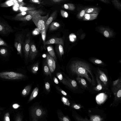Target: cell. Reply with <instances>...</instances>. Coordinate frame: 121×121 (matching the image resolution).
<instances>
[{
  "label": "cell",
  "mask_w": 121,
  "mask_h": 121,
  "mask_svg": "<svg viewBox=\"0 0 121 121\" xmlns=\"http://www.w3.org/2000/svg\"><path fill=\"white\" fill-rule=\"evenodd\" d=\"M23 74L13 72L5 71L0 72V78L8 80H19L25 77Z\"/></svg>",
  "instance_id": "277c9868"
},
{
  "label": "cell",
  "mask_w": 121,
  "mask_h": 121,
  "mask_svg": "<svg viewBox=\"0 0 121 121\" xmlns=\"http://www.w3.org/2000/svg\"><path fill=\"white\" fill-rule=\"evenodd\" d=\"M75 118L77 121H90L86 118H83L77 116Z\"/></svg>",
  "instance_id": "74e56055"
},
{
  "label": "cell",
  "mask_w": 121,
  "mask_h": 121,
  "mask_svg": "<svg viewBox=\"0 0 121 121\" xmlns=\"http://www.w3.org/2000/svg\"><path fill=\"white\" fill-rule=\"evenodd\" d=\"M30 37L29 36L26 39L23 45V49L26 59H27L29 56L30 48Z\"/></svg>",
  "instance_id": "ba28073f"
},
{
  "label": "cell",
  "mask_w": 121,
  "mask_h": 121,
  "mask_svg": "<svg viewBox=\"0 0 121 121\" xmlns=\"http://www.w3.org/2000/svg\"><path fill=\"white\" fill-rule=\"evenodd\" d=\"M45 87L46 89L49 92L50 91V85L48 82H47L45 83Z\"/></svg>",
  "instance_id": "f35d334b"
},
{
  "label": "cell",
  "mask_w": 121,
  "mask_h": 121,
  "mask_svg": "<svg viewBox=\"0 0 121 121\" xmlns=\"http://www.w3.org/2000/svg\"><path fill=\"white\" fill-rule=\"evenodd\" d=\"M63 0H52V1L55 3H59Z\"/></svg>",
  "instance_id": "f5cc1de1"
},
{
  "label": "cell",
  "mask_w": 121,
  "mask_h": 121,
  "mask_svg": "<svg viewBox=\"0 0 121 121\" xmlns=\"http://www.w3.org/2000/svg\"><path fill=\"white\" fill-rule=\"evenodd\" d=\"M61 16L67 18L68 16V14L67 12L63 10H60Z\"/></svg>",
  "instance_id": "836d02e7"
},
{
  "label": "cell",
  "mask_w": 121,
  "mask_h": 121,
  "mask_svg": "<svg viewBox=\"0 0 121 121\" xmlns=\"http://www.w3.org/2000/svg\"><path fill=\"white\" fill-rule=\"evenodd\" d=\"M32 18V16L28 14L24 17L14 18V19L17 21H30Z\"/></svg>",
  "instance_id": "7402d4cb"
},
{
  "label": "cell",
  "mask_w": 121,
  "mask_h": 121,
  "mask_svg": "<svg viewBox=\"0 0 121 121\" xmlns=\"http://www.w3.org/2000/svg\"><path fill=\"white\" fill-rule=\"evenodd\" d=\"M43 70L45 74L47 75H49L51 77V72L47 63L45 64L44 65Z\"/></svg>",
  "instance_id": "83f0119b"
},
{
  "label": "cell",
  "mask_w": 121,
  "mask_h": 121,
  "mask_svg": "<svg viewBox=\"0 0 121 121\" xmlns=\"http://www.w3.org/2000/svg\"><path fill=\"white\" fill-rule=\"evenodd\" d=\"M28 15L26 12H22L17 14L14 18L24 17V16Z\"/></svg>",
  "instance_id": "4dcf8cb0"
},
{
  "label": "cell",
  "mask_w": 121,
  "mask_h": 121,
  "mask_svg": "<svg viewBox=\"0 0 121 121\" xmlns=\"http://www.w3.org/2000/svg\"><path fill=\"white\" fill-rule=\"evenodd\" d=\"M95 71L94 73L98 76L105 89H108L110 84L109 78L107 74L102 69L97 67L94 68Z\"/></svg>",
  "instance_id": "3957f363"
},
{
  "label": "cell",
  "mask_w": 121,
  "mask_h": 121,
  "mask_svg": "<svg viewBox=\"0 0 121 121\" xmlns=\"http://www.w3.org/2000/svg\"><path fill=\"white\" fill-rule=\"evenodd\" d=\"M47 49L49 54L53 58L55 61H56L57 59L53 47L51 45H49L47 47Z\"/></svg>",
  "instance_id": "ac0fdd59"
},
{
  "label": "cell",
  "mask_w": 121,
  "mask_h": 121,
  "mask_svg": "<svg viewBox=\"0 0 121 121\" xmlns=\"http://www.w3.org/2000/svg\"><path fill=\"white\" fill-rule=\"evenodd\" d=\"M15 121H22L21 116L19 115L17 116L16 117Z\"/></svg>",
  "instance_id": "ee69618b"
},
{
  "label": "cell",
  "mask_w": 121,
  "mask_h": 121,
  "mask_svg": "<svg viewBox=\"0 0 121 121\" xmlns=\"http://www.w3.org/2000/svg\"><path fill=\"white\" fill-rule=\"evenodd\" d=\"M2 110V109L0 108V110Z\"/></svg>",
  "instance_id": "11a10c76"
},
{
  "label": "cell",
  "mask_w": 121,
  "mask_h": 121,
  "mask_svg": "<svg viewBox=\"0 0 121 121\" xmlns=\"http://www.w3.org/2000/svg\"><path fill=\"white\" fill-rule=\"evenodd\" d=\"M20 105L17 104H15L12 105L14 109H17L20 107Z\"/></svg>",
  "instance_id": "f6af8a7d"
},
{
  "label": "cell",
  "mask_w": 121,
  "mask_h": 121,
  "mask_svg": "<svg viewBox=\"0 0 121 121\" xmlns=\"http://www.w3.org/2000/svg\"><path fill=\"white\" fill-rule=\"evenodd\" d=\"M73 107L76 109H79L81 108V106L79 104H75L73 105Z\"/></svg>",
  "instance_id": "7bdbcfd3"
},
{
  "label": "cell",
  "mask_w": 121,
  "mask_h": 121,
  "mask_svg": "<svg viewBox=\"0 0 121 121\" xmlns=\"http://www.w3.org/2000/svg\"><path fill=\"white\" fill-rule=\"evenodd\" d=\"M56 50L59 58H62L64 54V51L62 46L60 44H56Z\"/></svg>",
  "instance_id": "e0dca14e"
},
{
  "label": "cell",
  "mask_w": 121,
  "mask_h": 121,
  "mask_svg": "<svg viewBox=\"0 0 121 121\" xmlns=\"http://www.w3.org/2000/svg\"><path fill=\"white\" fill-rule=\"evenodd\" d=\"M39 68V63H36L32 66L31 69V72L34 74L36 73L38 70Z\"/></svg>",
  "instance_id": "f1b7e54d"
},
{
  "label": "cell",
  "mask_w": 121,
  "mask_h": 121,
  "mask_svg": "<svg viewBox=\"0 0 121 121\" xmlns=\"http://www.w3.org/2000/svg\"><path fill=\"white\" fill-rule=\"evenodd\" d=\"M104 35L105 37H108L109 36V33L108 31L105 30L104 32Z\"/></svg>",
  "instance_id": "bcb514c9"
},
{
  "label": "cell",
  "mask_w": 121,
  "mask_h": 121,
  "mask_svg": "<svg viewBox=\"0 0 121 121\" xmlns=\"http://www.w3.org/2000/svg\"><path fill=\"white\" fill-rule=\"evenodd\" d=\"M35 8L33 7H21L19 8L20 11L22 12H26L30 10H35Z\"/></svg>",
  "instance_id": "4316f807"
},
{
  "label": "cell",
  "mask_w": 121,
  "mask_h": 121,
  "mask_svg": "<svg viewBox=\"0 0 121 121\" xmlns=\"http://www.w3.org/2000/svg\"><path fill=\"white\" fill-rule=\"evenodd\" d=\"M59 91H60L61 93L63 95L65 96L67 95V93L64 91L62 90V89H60Z\"/></svg>",
  "instance_id": "c3c4849f"
},
{
  "label": "cell",
  "mask_w": 121,
  "mask_h": 121,
  "mask_svg": "<svg viewBox=\"0 0 121 121\" xmlns=\"http://www.w3.org/2000/svg\"><path fill=\"white\" fill-rule=\"evenodd\" d=\"M61 100L65 105L68 106H70V104L67 98L64 96H63L61 98Z\"/></svg>",
  "instance_id": "f546056e"
},
{
  "label": "cell",
  "mask_w": 121,
  "mask_h": 121,
  "mask_svg": "<svg viewBox=\"0 0 121 121\" xmlns=\"http://www.w3.org/2000/svg\"><path fill=\"white\" fill-rule=\"evenodd\" d=\"M85 17L86 19L88 20H89L90 17V14H86L85 15Z\"/></svg>",
  "instance_id": "f907efd6"
},
{
  "label": "cell",
  "mask_w": 121,
  "mask_h": 121,
  "mask_svg": "<svg viewBox=\"0 0 121 121\" xmlns=\"http://www.w3.org/2000/svg\"><path fill=\"white\" fill-rule=\"evenodd\" d=\"M54 44H60L63 46L64 45L63 40L61 38H51L44 43V44L45 45Z\"/></svg>",
  "instance_id": "30bf717a"
},
{
  "label": "cell",
  "mask_w": 121,
  "mask_h": 121,
  "mask_svg": "<svg viewBox=\"0 0 121 121\" xmlns=\"http://www.w3.org/2000/svg\"><path fill=\"white\" fill-rule=\"evenodd\" d=\"M8 53L7 50L5 48H0V54L4 56H6Z\"/></svg>",
  "instance_id": "1f68e13d"
},
{
  "label": "cell",
  "mask_w": 121,
  "mask_h": 121,
  "mask_svg": "<svg viewBox=\"0 0 121 121\" xmlns=\"http://www.w3.org/2000/svg\"><path fill=\"white\" fill-rule=\"evenodd\" d=\"M14 0H9L1 4L0 7H8L14 5Z\"/></svg>",
  "instance_id": "603a6c76"
},
{
  "label": "cell",
  "mask_w": 121,
  "mask_h": 121,
  "mask_svg": "<svg viewBox=\"0 0 121 121\" xmlns=\"http://www.w3.org/2000/svg\"></svg>",
  "instance_id": "680465c9"
},
{
  "label": "cell",
  "mask_w": 121,
  "mask_h": 121,
  "mask_svg": "<svg viewBox=\"0 0 121 121\" xmlns=\"http://www.w3.org/2000/svg\"><path fill=\"white\" fill-rule=\"evenodd\" d=\"M12 27L7 23L0 21V34L6 35L13 32Z\"/></svg>",
  "instance_id": "8992f818"
},
{
  "label": "cell",
  "mask_w": 121,
  "mask_h": 121,
  "mask_svg": "<svg viewBox=\"0 0 121 121\" xmlns=\"http://www.w3.org/2000/svg\"><path fill=\"white\" fill-rule=\"evenodd\" d=\"M0 46H8L6 43L2 39L0 38Z\"/></svg>",
  "instance_id": "60d3db41"
},
{
  "label": "cell",
  "mask_w": 121,
  "mask_h": 121,
  "mask_svg": "<svg viewBox=\"0 0 121 121\" xmlns=\"http://www.w3.org/2000/svg\"><path fill=\"white\" fill-rule=\"evenodd\" d=\"M57 78L63 84L71 88V85L69 81L65 78L61 73H56Z\"/></svg>",
  "instance_id": "5bb4252c"
},
{
  "label": "cell",
  "mask_w": 121,
  "mask_h": 121,
  "mask_svg": "<svg viewBox=\"0 0 121 121\" xmlns=\"http://www.w3.org/2000/svg\"><path fill=\"white\" fill-rule=\"evenodd\" d=\"M29 1L31 3L38 4H41L42 2L41 1L39 0H31Z\"/></svg>",
  "instance_id": "b9f144b4"
},
{
  "label": "cell",
  "mask_w": 121,
  "mask_h": 121,
  "mask_svg": "<svg viewBox=\"0 0 121 121\" xmlns=\"http://www.w3.org/2000/svg\"><path fill=\"white\" fill-rule=\"evenodd\" d=\"M61 121H71L69 118L66 116H63L59 117Z\"/></svg>",
  "instance_id": "8d00e7d4"
},
{
  "label": "cell",
  "mask_w": 121,
  "mask_h": 121,
  "mask_svg": "<svg viewBox=\"0 0 121 121\" xmlns=\"http://www.w3.org/2000/svg\"><path fill=\"white\" fill-rule=\"evenodd\" d=\"M95 74V79L96 80L97 84L96 86L94 87V90L96 91L99 92L102 90L103 89H105L97 76L96 74Z\"/></svg>",
  "instance_id": "2e32d148"
},
{
  "label": "cell",
  "mask_w": 121,
  "mask_h": 121,
  "mask_svg": "<svg viewBox=\"0 0 121 121\" xmlns=\"http://www.w3.org/2000/svg\"><path fill=\"white\" fill-rule=\"evenodd\" d=\"M85 13V11L84 10H82V11H81L80 13V16L81 17H83Z\"/></svg>",
  "instance_id": "681fc988"
},
{
  "label": "cell",
  "mask_w": 121,
  "mask_h": 121,
  "mask_svg": "<svg viewBox=\"0 0 121 121\" xmlns=\"http://www.w3.org/2000/svg\"></svg>",
  "instance_id": "6f0895ef"
},
{
  "label": "cell",
  "mask_w": 121,
  "mask_h": 121,
  "mask_svg": "<svg viewBox=\"0 0 121 121\" xmlns=\"http://www.w3.org/2000/svg\"><path fill=\"white\" fill-rule=\"evenodd\" d=\"M46 61L51 72L53 73L56 68V62L53 58L48 53L47 54Z\"/></svg>",
  "instance_id": "52a82bcc"
},
{
  "label": "cell",
  "mask_w": 121,
  "mask_h": 121,
  "mask_svg": "<svg viewBox=\"0 0 121 121\" xmlns=\"http://www.w3.org/2000/svg\"><path fill=\"white\" fill-rule=\"evenodd\" d=\"M103 120V118L100 116L95 115L91 116L89 120L90 121H102Z\"/></svg>",
  "instance_id": "d4e9b609"
},
{
  "label": "cell",
  "mask_w": 121,
  "mask_h": 121,
  "mask_svg": "<svg viewBox=\"0 0 121 121\" xmlns=\"http://www.w3.org/2000/svg\"><path fill=\"white\" fill-rule=\"evenodd\" d=\"M23 36L22 34H17L14 40V46L18 54L22 56V50L23 47Z\"/></svg>",
  "instance_id": "5b68a950"
},
{
  "label": "cell",
  "mask_w": 121,
  "mask_h": 121,
  "mask_svg": "<svg viewBox=\"0 0 121 121\" xmlns=\"http://www.w3.org/2000/svg\"><path fill=\"white\" fill-rule=\"evenodd\" d=\"M53 81L55 83L57 84H58L59 83V82L56 78L54 77L53 78Z\"/></svg>",
  "instance_id": "7dc6e473"
},
{
  "label": "cell",
  "mask_w": 121,
  "mask_h": 121,
  "mask_svg": "<svg viewBox=\"0 0 121 121\" xmlns=\"http://www.w3.org/2000/svg\"><path fill=\"white\" fill-rule=\"evenodd\" d=\"M38 51L35 45L32 43H30V48L29 56L31 60L34 59L37 56Z\"/></svg>",
  "instance_id": "9c48e42d"
},
{
  "label": "cell",
  "mask_w": 121,
  "mask_h": 121,
  "mask_svg": "<svg viewBox=\"0 0 121 121\" xmlns=\"http://www.w3.org/2000/svg\"><path fill=\"white\" fill-rule=\"evenodd\" d=\"M57 11L56 10L53 12L49 17L47 19L45 25V29L46 30L47 28L52 21L56 17L57 14Z\"/></svg>",
  "instance_id": "9a60e30c"
},
{
  "label": "cell",
  "mask_w": 121,
  "mask_h": 121,
  "mask_svg": "<svg viewBox=\"0 0 121 121\" xmlns=\"http://www.w3.org/2000/svg\"><path fill=\"white\" fill-rule=\"evenodd\" d=\"M32 20L37 28L40 31L45 29V25L48 17V14L44 16H42L39 14L33 15Z\"/></svg>",
  "instance_id": "7a4b0ae2"
},
{
  "label": "cell",
  "mask_w": 121,
  "mask_h": 121,
  "mask_svg": "<svg viewBox=\"0 0 121 121\" xmlns=\"http://www.w3.org/2000/svg\"><path fill=\"white\" fill-rule=\"evenodd\" d=\"M68 79L70 83L71 88L74 90H77V91L78 90L79 88L78 87V82L75 80L71 79L69 78H68Z\"/></svg>",
  "instance_id": "d6986e66"
},
{
  "label": "cell",
  "mask_w": 121,
  "mask_h": 121,
  "mask_svg": "<svg viewBox=\"0 0 121 121\" xmlns=\"http://www.w3.org/2000/svg\"><path fill=\"white\" fill-rule=\"evenodd\" d=\"M32 113L33 117L38 118L42 116L44 114V112L41 108L36 107L33 109Z\"/></svg>",
  "instance_id": "8fae6325"
},
{
  "label": "cell",
  "mask_w": 121,
  "mask_h": 121,
  "mask_svg": "<svg viewBox=\"0 0 121 121\" xmlns=\"http://www.w3.org/2000/svg\"><path fill=\"white\" fill-rule=\"evenodd\" d=\"M93 10V9L92 8H90L87 10V12L88 13H90L92 12Z\"/></svg>",
  "instance_id": "816d5d0a"
},
{
  "label": "cell",
  "mask_w": 121,
  "mask_h": 121,
  "mask_svg": "<svg viewBox=\"0 0 121 121\" xmlns=\"http://www.w3.org/2000/svg\"><path fill=\"white\" fill-rule=\"evenodd\" d=\"M60 26V24L56 22H52L49 28V30L52 31L56 30L58 29Z\"/></svg>",
  "instance_id": "44dd1931"
},
{
  "label": "cell",
  "mask_w": 121,
  "mask_h": 121,
  "mask_svg": "<svg viewBox=\"0 0 121 121\" xmlns=\"http://www.w3.org/2000/svg\"><path fill=\"white\" fill-rule=\"evenodd\" d=\"M64 7L65 9H67L72 10L73 8V5L71 4H65Z\"/></svg>",
  "instance_id": "d6a6232c"
},
{
  "label": "cell",
  "mask_w": 121,
  "mask_h": 121,
  "mask_svg": "<svg viewBox=\"0 0 121 121\" xmlns=\"http://www.w3.org/2000/svg\"><path fill=\"white\" fill-rule=\"evenodd\" d=\"M13 9L14 10L16 11H17L18 9V7L14 6H13Z\"/></svg>",
  "instance_id": "db71d44e"
},
{
  "label": "cell",
  "mask_w": 121,
  "mask_h": 121,
  "mask_svg": "<svg viewBox=\"0 0 121 121\" xmlns=\"http://www.w3.org/2000/svg\"><path fill=\"white\" fill-rule=\"evenodd\" d=\"M3 121H10L9 114L7 112L5 114Z\"/></svg>",
  "instance_id": "d590c367"
},
{
  "label": "cell",
  "mask_w": 121,
  "mask_h": 121,
  "mask_svg": "<svg viewBox=\"0 0 121 121\" xmlns=\"http://www.w3.org/2000/svg\"><path fill=\"white\" fill-rule=\"evenodd\" d=\"M2 1V0H0V2H1V1Z\"/></svg>",
  "instance_id": "9f6ffc18"
},
{
  "label": "cell",
  "mask_w": 121,
  "mask_h": 121,
  "mask_svg": "<svg viewBox=\"0 0 121 121\" xmlns=\"http://www.w3.org/2000/svg\"><path fill=\"white\" fill-rule=\"evenodd\" d=\"M121 83V78H119L113 82L112 83V86L113 87H115Z\"/></svg>",
  "instance_id": "e575fe53"
},
{
  "label": "cell",
  "mask_w": 121,
  "mask_h": 121,
  "mask_svg": "<svg viewBox=\"0 0 121 121\" xmlns=\"http://www.w3.org/2000/svg\"><path fill=\"white\" fill-rule=\"evenodd\" d=\"M46 30L45 29L44 30L41 31L42 39L44 41H45L46 38Z\"/></svg>",
  "instance_id": "ab89813d"
},
{
  "label": "cell",
  "mask_w": 121,
  "mask_h": 121,
  "mask_svg": "<svg viewBox=\"0 0 121 121\" xmlns=\"http://www.w3.org/2000/svg\"><path fill=\"white\" fill-rule=\"evenodd\" d=\"M89 60L94 64L100 67H104L107 65L102 61L95 58H91L89 59Z\"/></svg>",
  "instance_id": "4fadbf2b"
},
{
  "label": "cell",
  "mask_w": 121,
  "mask_h": 121,
  "mask_svg": "<svg viewBox=\"0 0 121 121\" xmlns=\"http://www.w3.org/2000/svg\"><path fill=\"white\" fill-rule=\"evenodd\" d=\"M69 68L73 74L76 77H84L92 86H96L94 68L90 63L83 59H76L71 62Z\"/></svg>",
  "instance_id": "6da1fadb"
},
{
  "label": "cell",
  "mask_w": 121,
  "mask_h": 121,
  "mask_svg": "<svg viewBox=\"0 0 121 121\" xmlns=\"http://www.w3.org/2000/svg\"><path fill=\"white\" fill-rule=\"evenodd\" d=\"M39 88L37 87H36L34 89L30 96L29 101H31L37 96L39 92Z\"/></svg>",
  "instance_id": "ffe728a7"
},
{
  "label": "cell",
  "mask_w": 121,
  "mask_h": 121,
  "mask_svg": "<svg viewBox=\"0 0 121 121\" xmlns=\"http://www.w3.org/2000/svg\"><path fill=\"white\" fill-rule=\"evenodd\" d=\"M76 79L78 83L83 89L87 90L88 89V85L86 80L80 77H76Z\"/></svg>",
  "instance_id": "7c38bea8"
},
{
  "label": "cell",
  "mask_w": 121,
  "mask_h": 121,
  "mask_svg": "<svg viewBox=\"0 0 121 121\" xmlns=\"http://www.w3.org/2000/svg\"><path fill=\"white\" fill-rule=\"evenodd\" d=\"M31 89L30 85H28L26 86L23 90L22 94L24 96H26L29 94Z\"/></svg>",
  "instance_id": "cb8c5ba5"
},
{
  "label": "cell",
  "mask_w": 121,
  "mask_h": 121,
  "mask_svg": "<svg viewBox=\"0 0 121 121\" xmlns=\"http://www.w3.org/2000/svg\"><path fill=\"white\" fill-rule=\"evenodd\" d=\"M26 12L28 15L29 14L31 16L37 14H39L41 15L43 13V12L40 10H30Z\"/></svg>",
  "instance_id": "484cf974"
}]
</instances>
